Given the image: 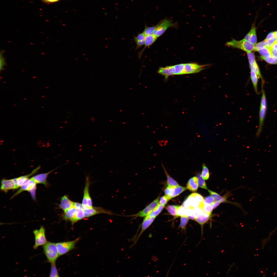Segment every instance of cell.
<instances>
[{"label":"cell","mask_w":277,"mask_h":277,"mask_svg":"<svg viewBox=\"0 0 277 277\" xmlns=\"http://www.w3.org/2000/svg\"><path fill=\"white\" fill-rule=\"evenodd\" d=\"M43 249L44 253L49 262L51 264L55 263L57 259L60 256L56 243L47 241L43 245Z\"/></svg>","instance_id":"obj_1"},{"label":"cell","mask_w":277,"mask_h":277,"mask_svg":"<svg viewBox=\"0 0 277 277\" xmlns=\"http://www.w3.org/2000/svg\"><path fill=\"white\" fill-rule=\"evenodd\" d=\"M267 108V104L266 96L264 90H262L259 112V124L256 133V136L257 137H259L262 130Z\"/></svg>","instance_id":"obj_2"},{"label":"cell","mask_w":277,"mask_h":277,"mask_svg":"<svg viewBox=\"0 0 277 277\" xmlns=\"http://www.w3.org/2000/svg\"><path fill=\"white\" fill-rule=\"evenodd\" d=\"M226 46L238 48L246 53L252 52L254 50V46L244 38L238 41L233 39L228 42L225 44Z\"/></svg>","instance_id":"obj_3"},{"label":"cell","mask_w":277,"mask_h":277,"mask_svg":"<svg viewBox=\"0 0 277 277\" xmlns=\"http://www.w3.org/2000/svg\"><path fill=\"white\" fill-rule=\"evenodd\" d=\"M177 25V23H174L168 19H164L155 26L153 34L158 37L161 35L169 28L176 27Z\"/></svg>","instance_id":"obj_4"},{"label":"cell","mask_w":277,"mask_h":277,"mask_svg":"<svg viewBox=\"0 0 277 277\" xmlns=\"http://www.w3.org/2000/svg\"><path fill=\"white\" fill-rule=\"evenodd\" d=\"M77 238L72 241L58 242L56 243L60 256L64 255L74 249L76 243L80 240Z\"/></svg>","instance_id":"obj_5"},{"label":"cell","mask_w":277,"mask_h":277,"mask_svg":"<svg viewBox=\"0 0 277 277\" xmlns=\"http://www.w3.org/2000/svg\"><path fill=\"white\" fill-rule=\"evenodd\" d=\"M33 233L35 239L33 248L36 249L38 246L43 245L47 242L45 236V230L43 226H41L39 229L34 230Z\"/></svg>","instance_id":"obj_6"},{"label":"cell","mask_w":277,"mask_h":277,"mask_svg":"<svg viewBox=\"0 0 277 277\" xmlns=\"http://www.w3.org/2000/svg\"><path fill=\"white\" fill-rule=\"evenodd\" d=\"M211 65L210 64L200 65L195 63L185 64L183 74L197 73Z\"/></svg>","instance_id":"obj_7"},{"label":"cell","mask_w":277,"mask_h":277,"mask_svg":"<svg viewBox=\"0 0 277 277\" xmlns=\"http://www.w3.org/2000/svg\"><path fill=\"white\" fill-rule=\"evenodd\" d=\"M90 183V181L89 177L87 176L86 178L82 202V204L84 209L87 208H91L93 207L92 200L89 192V188Z\"/></svg>","instance_id":"obj_8"},{"label":"cell","mask_w":277,"mask_h":277,"mask_svg":"<svg viewBox=\"0 0 277 277\" xmlns=\"http://www.w3.org/2000/svg\"><path fill=\"white\" fill-rule=\"evenodd\" d=\"M1 190L6 192L11 190L16 189L19 187L18 186L16 178L11 179H2L1 182Z\"/></svg>","instance_id":"obj_9"},{"label":"cell","mask_w":277,"mask_h":277,"mask_svg":"<svg viewBox=\"0 0 277 277\" xmlns=\"http://www.w3.org/2000/svg\"><path fill=\"white\" fill-rule=\"evenodd\" d=\"M85 218L91 217L99 214L104 213L112 214L113 213L111 211L106 210L101 207H93L91 208H87L84 209Z\"/></svg>","instance_id":"obj_10"},{"label":"cell","mask_w":277,"mask_h":277,"mask_svg":"<svg viewBox=\"0 0 277 277\" xmlns=\"http://www.w3.org/2000/svg\"><path fill=\"white\" fill-rule=\"evenodd\" d=\"M159 197H158L143 210L134 216L135 217H143L147 216L159 204Z\"/></svg>","instance_id":"obj_11"},{"label":"cell","mask_w":277,"mask_h":277,"mask_svg":"<svg viewBox=\"0 0 277 277\" xmlns=\"http://www.w3.org/2000/svg\"><path fill=\"white\" fill-rule=\"evenodd\" d=\"M36 184L31 178L28 179L20 186V188L13 194L11 199L13 198L23 191H28L36 186Z\"/></svg>","instance_id":"obj_12"},{"label":"cell","mask_w":277,"mask_h":277,"mask_svg":"<svg viewBox=\"0 0 277 277\" xmlns=\"http://www.w3.org/2000/svg\"><path fill=\"white\" fill-rule=\"evenodd\" d=\"M255 18L254 22L252 24L250 30L245 36L244 38L246 40L254 45L257 42V37L256 34V28L255 26Z\"/></svg>","instance_id":"obj_13"},{"label":"cell","mask_w":277,"mask_h":277,"mask_svg":"<svg viewBox=\"0 0 277 277\" xmlns=\"http://www.w3.org/2000/svg\"><path fill=\"white\" fill-rule=\"evenodd\" d=\"M182 206L186 208L200 206L201 204L196 199L193 193L190 194L183 202Z\"/></svg>","instance_id":"obj_14"},{"label":"cell","mask_w":277,"mask_h":277,"mask_svg":"<svg viewBox=\"0 0 277 277\" xmlns=\"http://www.w3.org/2000/svg\"><path fill=\"white\" fill-rule=\"evenodd\" d=\"M60 166L46 173L38 174L32 177L31 178L37 184H42L47 186L48 185L47 179L48 175L54 170Z\"/></svg>","instance_id":"obj_15"},{"label":"cell","mask_w":277,"mask_h":277,"mask_svg":"<svg viewBox=\"0 0 277 277\" xmlns=\"http://www.w3.org/2000/svg\"><path fill=\"white\" fill-rule=\"evenodd\" d=\"M74 202L69 199L67 195H65L61 198L59 207L64 211H65L73 206Z\"/></svg>","instance_id":"obj_16"},{"label":"cell","mask_w":277,"mask_h":277,"mask_svg":"<svg viewBox=\"0 0 277 277\" xmlns=\"http://www.w3.org/2000/svg\"><path fill=\"white\" fill-rule=\"evenodd\" d=\"M77 209L73 206L65 211H64L62 215L63 220L66 221H70L71 222L74 218Z\"/></svg>","instance_id":"obj_17"},{"label":"cell","mask_w":277,"mask_h":277,"mask_svg":"<svg viewBox=\"0 0 277 277\" xmlns=\"http://www.w3.org/2000/svg\"><path fill=\"white\" fill-rule=\"evenodd\" d=\"M157 38V37L153 34L146 36L144 40V47L138 53V56L139 58L141 57L143 52L146 48L149 47L155 42Z\"/></svg>","instance_id":"obj_18"},{"label":"cell","mask_w":277,"mask_h":277,"mask_svg":"<svg viewBox=\"0 0 277 277\" xmlns=\"http://www.w3.org/2000/svg\"><path fill=\"white\" fill-rule=\"evenodd\" d=\"M157 72L164 76L165 78L166 79L169 76L174 75L173 66L160 67L159 68Z\"/></svg>","instance_id":"obj_19"},{"label":"cell","mask_w":277,"mask_h":277,"mask_svg":"<svg viewBox=\"0 0 277 277\" xmlns=\"http://www.w3.org/2000/svg\"><path fill=\"white\" fill-rule=\"evenodd\" d=\"M155 218V217H149L147 216L144 217L142 223L141 229L138 236V238L142 234V233L152 224Z\"/></svg>","instance_id":"obj_20"},{"label":"cell","mask_w":277,"mask_h":277,"mask_svg":"<svg viewBox=\"0 0 277 277\" xmlns=\"http://www.w3.org/2000/svg\"><path fill=\"white\" fill-rule=\"evenodd\" d=\"M185 187L178 186L174 188H170L169 194L168 196L170 199L175 197L187 189Z\"/></svg>","instance_id":"obj_21"},{"label":"cell","mask_w":277,"mask_h":277,"mask_svg":"<svg viewBox=\"0 0 277 277\" xmlns=\"http://www.w3.org/2000/svg\"><path fill=\"white\" fill-rule=\"evenodd\" d=\"M198 186L197 177L194 176L189 180L187 184L186 188L191 191L194 192L197 190Z\"/></svg>","instance_id":"obj_22"},{"label":"cell","mask_w":277,"mask_h":277,"mask_svg":"<svg viewBox=\"0 0 277 277\" xmlns=\"http://www.w3.org/2000/svg\"><path fill=\"white\" fill-rule=\"evenodd\" d=\"M40 168V166H39L37 168L34 169L33 171L29 174L20 176L16 178L18 186L19 188L28 179L29 177L33 175V174L36 173L37 171Z\"/></svg>","instance_id":"obj_23"},{"label":"cell","mask_w":277,"mask_h":277,"mask_svg":"<svg viewBox=\"0 0 277 277\" xmlns=\"http://www.w3.org/2000/svg\"><path fill=\"white\" fill-rule=\"evenodd\" d=\"M211 218V215L205 212L196 217L195 220L202 227L204 224L208 221Z\"/></svg>","instance_id":"obj_24"},{"label":"cell","mask_w":277,"mask_h":277,"mask_svg":"<svg viewBox=\"0 0 277 277\" xmlns=\"http://www.w3.org/2000/svg\"><path fill=\"white\" fill-rule=\"evenodd\" d=\"M162 166L164 169L167 178V183L168 187L172 188L179 186L177 183L167 173L163 164H162Z\"/></svg>","instance_id":"obj_25"},{"label":"cell","mask_w":277,"mask_h":277,"mask_svg":"<svg viewBox=\"0 0 277 277\" xmlns=\"http://www.w3.org/2000/svg\"><path fill=\"white\" fill-rule=\"evenodd\" d=\"M250 77L254 90L255 92L257 93L258 78L259 77L255 71L251 70Z\"/></svg>","instance_id":"obj_26"},{"label":"cell","mask_w":277,"mask_h":277,"mask_svg":"<svg viewBox=\"0 0 277 277\" xmlns=\"http://www.w3.org/2000/svg\"><path fill=\"white\" fill-rule=\"evenodd\" d=\"M164 205L159 203L158 205L147 216L150 217H155L162 211Z\"/></svg>","instance_id":"obj_27"},{"label":"cell","mask_w":277,"mask_h":277,"mask_svg":"<svg viewBox=\"0 0 277 277\" xmlns=\"http://www.w3.org/2000/svg\"><path fill=\"white\" fill-rule=\"evenodd\" d=\"M85 218L84 210L77 209L75 215L73 220L71 222L72 224H73L78 221L82 220Z\"/></svg>","instance_id":"obj_28"},{"label":"cell","mask_w":277,"mask_h":277,"mask_svg":"<svg viewBox=\"0 0 277 277\" xmlns=\"http://www.w3.org/2000/svg\"><path fill=\"white\" fill-rule=\"evenodd\" d=\"M185 64L173 65L174 75L183 74Z\"/></svg>","instance_id":"obj_29"},{"label":"cell","mask_w":277,"mask_h":277,"mask_svg":"<svg viewBox=\"0 0 277 277\" xmlns=\"http://www.w3.org/2000/svg\"><path fill=\"white\" fill-rule=\"evenodd\" d=\"M208 191L210 194L215 199V200L218 201L221 203L226 202L227 201L225 197L221 196L217 193L210 190Z\"/></svg>","instance_id":"obj_30"},{"label":"cell","mask_w":277,"mask_h":277,"mask_svg":"<svg viewBox=\"0 0 277 277\" xmlns=\"http://www.w3.org/2000/svg\"><path fill=\"white\" fill-rule=\"evenodd\" d=\"M261 57L267 58L272 56L270 49L265 47L258 51Z\"/></svg>","instance_id":"obj_31"},{"label":"cell","mask_w":277,"mask_h":277,"mask_svg":"<svg viewBox=\"0 0 277 277\" xmlns=\"http://www.w3.org/2000/svg\"><path fill=\"white\" fill-rule=\"evenodd\" d=\"M197 177L199 186L201 188L207 189L204 179L202 177L200 173H199L197 174Z\"/></svg>","instance_id":"obj_32"},{"label":"cell","mask_w":277,"mask_h":277,"mask_svg":"<svg viewBox=\"0 0 277 277\" xmlns=\"http://www.w3.org/2000/svg\"><path fill=\"white\" fill-rule=\"evenodd\" d=\"M179 206L176 205H169L166 207V209L170 214L176 217L177 216L176 210Z\"/></svg>","instance_id":"obj_33"},{"label":"cell","mask_w":277,"mask_h":277,"mask_svg":"<svg viewBox=\"0 0 277 277\" xmlns=\"http://www.w3.org/2000/svg\"><path fill=\"white\" fill-rule=\"evenodd\" d=\"M202 176L204 180H207L209 179L210 175L209 169L206 165L204 164H202Z\"/></svg>","instance_id":"obj_34"},{"label":"cell","mask_w":277,"mask_h":277,"mask_svg":"<svg viewBox=\"0 0 277 277\" xmlns=\"http://www.w3.org/2000/svg\"><path fill=\"white\" fill-rule=\"evenodd\" d=\"M50 277H57L59 276L56 266L55 263L51 264Z\"/></svg>","instance_id":"obj_35"},{"label":"cell","mask_w":277,"mask_h":277,"mask_svg":"<svg viewBox=\"0 0 277 277\" xmlns=\"http://www.w3.org/2000/svg\"><path fill=\"white\" fill-rule=\"evenodd\" d=\"M251 70H253L255 72L259 77L262 79V77L260 73V71L256 62L251 64H249Z\"/></svg>","instance_id":"obj_36"},{"label":"cell","mask_w":277,"mask_h":277,"mask_svg":"<svg viewBox=\"0 0 277 277\" xmlns=\"http://www.w3.org/2000/svg\"><path fill=\"white\" fill-rule=\"evenodd\" d=\"M189 218L186 216H181L180 226L182 230H185L188 220Z\"/></svg>","instance_id":"obj_37"},{"label":"cell","mask_w":277,"mask_h":277,"mask_svg":"<svg viewBox=\"0 0 277 277\" xmlns=\"http://www.w3.org/2000/svg\"><path fill=\"white\" fill-rule=\"evenodd\" d=\"M155 28V26L151 27H148L146 26L143 32L145 36L153 34Z\"/></svg>","instance_id":"obj_38"},{"label":"cell","mask_w":277,"mask_h":277,"mask_svg":"<svg viewBox=\"0 0 277 277\" xmlns=\"http://www.w3.org/2000/svg\"><path fill=\"white\" fill-rule=\"evenodd\" d=\"M193 213L196 217L203 213L204 212L202 208L200 206L192 208Z\"/></svg>","instance_id":"obj_39"},{"label":"cell","mask_w":277,"mask_h":277,"mask_svg":"<svg viewBox=\"0 0 277 277\" xmlns=\"http://www.w3.org/2000/svg\"><path fill=\"white\" fill-rule=\"evenodd\" d=\"M266 47V41L264 40L254 45V50L257 51Z\"/></svg>","instance_id":"obj_40"},{"label":"cell","mask_w":277,"mask_h":277,"mask_svg":"<svg viewBox=\"0 0 277 277\" xmlns=\"http://www.w3.org/2000/svg\"><path fill=\"white\" fill-rule=\"evenodd\" d=\"M261 57L268 63L271 64H277V57L272 56L267 58Z\"/></svg>","instance_id":"obj_41"},{"label":"cell","mask_w":277,"mask_h":277,"mask_svg":"<svg viewBox=\"0 0 277 277\" xmlns=\"http://www.w3.org/2000/svg\"><path fill=\"white\" fill-rule=\"evenodd\" d=\"M186 209L182 206H179L176 210L177 216H185Z\"/></svg>","instance_id":"obj_42"},{"label":"cell","mask_w":277,"mask_h":277,"mask_svg":"<svg viewBox=\"0 0 277 277\" xmlns=\"http://www.w3.org/2000/svg\"><path fill=\"white\" fill-rule=\"evenodd\" d=\"M202 208L205 212L211 215L213 208L211 205L204 203L203 205Z\"/></svg>","instance_id":"obj_43"},{"label":"cell","mask_w":277,"mask_h":277,"mask_svg":"<svg viewBox=\"0 0 277 277\" xmlns=\"http://www.w3.org/2000/svg\"><path fill=\"white\" fill-rule=\"evenodd\" d=\"M193 195L197 201L198 202L202 205V208L204 202V199L200 194L195 193H193Z\"/></svg>","instance_id":"obj_44"},{"label":"cell","mask_w":277,"mask_h":277,"mask_svg":"<svg viewBox=\"0 0 277 277\" xmlns=\"http://www.w3.org/2000/svg\"><path fill=\"white\" fill-rule=\"evenodd\" d=\"M266 41V47L270 49L274 43L277 41V39L274 37Z\"/></svg>","instance_id":"obj_45"},{"label":"cell","mask_w":277,"mask_h":277,"mask_svg":"<svg viewBox=\"0 0 277 277\" xmlns=\"http://www.w3.org/2000/svg\"><path fill=\"white\" fill-rule=\"evenodd\" d=\"M214 198L212 196H207L204 199V203L208 204H211L215 201Z\"/></svg>","instance_id":"obj_46"},{"label":"cell","mask_w":277,"mask_h":277,"mask_svg":"<svg viewBox=\"0 0 277 277\" xmlns=\"http://www.w3.org/2000/svg\"><path fill=\"white\" fill-rule=\"evenodd\" d=\"M146 36L142 32L138 34L137 36L134 37V40L136 41H144Z\"/></svg>","instance_id":"obj_47"},{"label":"cell","mask_w":277,"mask_h":277,"mask_svg":"<svg viewBox=\"0 0 277 277\" xmlns=\"http://www.w3.org/2000/svg\"><path fill=\"white\" fill-rule=\"evenodd\" d=\"M170 200L169 196L165 195L161 197L159 203L160 204L165 205Z\"/></svg>","instance_id":"obj_48"},{"label":"cell","mask_w":277,"mask_h":277,"mask_svg":"<svg viewBox=\"0 0 277 277\" xmlns=\"http://www.w3.org/2000/svg\"><path fill=\"white\" fill-rule=\"evenodd\" d=\"M36 189V186L28 191L30 193L32 198L34 200H36L35 192Z\"/></svg>","instance_id":"obj_49"},{"label":"cell","mask_w":277,"mask_h":277,"mask_svg":"<svg viewBox=\"0 0 277 277\" xmlns=\"http://www.w3.org/2000/svg\"><path fill=\"white\" fill-rule=\"evenodd\" d=\"M73 206L75 207L77 209H84V207L82 204L77 202H74Z\"/></svg>","instance_id":"obj_50"},{"label":"cell","mask_w":277,"mask_h":277,"mask_svg":"<svg viewBox=\"0 0 277 277\" xmlns=\"http://www.w3.org/2000/svg\"><path fill=\"white\" fill-rule=\"evenodd\" d=\"M2 55H1V54L0 56V70H2L3 67L5 65V62L4 61V59L3 57H2Z\"/></svg>","instance_id":"obj_51"},{"label":"cell","mask_w":277,"mask_h":277,"mask_svg":"<svg viewBox=\"0 0 277 277\" xmlns=\"http://www.w3.org/2000/svg\"><path fill=\"white\" fill-rule=\"evenodd\" d=\"M272 56L277 57V50L271 48L270 49Z\"/></svg>","instance_id":"obj_52"},{"label":"cell","mask_w":277,"mask_h":277,"mask_svg":"<svg viewBox=\"0 0 277 277\" xmlns=\"http://www.w3.org/2000/svg\"><path fill=\"white\" fill-rule=\"evenodd\" d=\"M60 0H42L44 3L47 4H50L57 2Z\"/></svg>","instance_id":"obj_53"},{"label":"cell","mask_w":277,"mask_h":277,"mask_svg":"<svg viewBox=\"0 0 277 277\" xmlns=\"http://www.w3.org/2000/svg\"><path fill=\"white\" fill-rule=\"evenodd\" d=\"M221 203L220 202L216 201H214L211 205L213 209H214L216 207Z\"/></svg>","instance_id":"obj_54"},{"label":"cell","mask_w":277,"mask_h":277,"mask_svg":"<svg viewBox=\"0 0 277 277\" xmlns=\"http://www.w3.org/2000/svg\"><path fill=\"white\" fill-rule=\"evenodd\" d=\"M274 37V32H272L268 34L265 40L266 41Z\"/></svg>","instance_id":"obj_55"},{"label":"cell","mask_w":277,"mask_h":277,"mask_svg":"<svg viewBox=\"0 0 277 277\" xmlns=\"http://www.w3.org/2000/svg\"><path fill=\"white\" fill-rule=\"evenodd\" d=\"M271 48H274L277 50V41L274 43Z\"/></svg>","instance_id":"obj_56"},{"label":"cell","mask_w":277,"mask_h":277,"mask_svg":"<svg viewBox=\"0 0 277 277\" xmlns=\"http://www.w3.org/2000/svg\"><path fill=\"white\" fill-rule=\"evenodd\" d=\"M274 36L277 39V31L274 32Z\"/></svg>","instance_id":"obj_57"}]
</instances>
